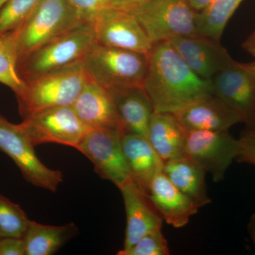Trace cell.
<instances>
[{
	"label": "cell",
	"mask_w": 255,
	"mask_h": 255,
	"mask_svg": "<svg viewBox=\"0 0 255 255\" xmlns=\"http://www.w3.org/2000/svg\"><path fill=\"white\" fill-rule=\"evenodd\" d=\"M143 88L154 112L172 114L214 94L211 80L196 75L168 41L153 45Z\"/></svg>",
	"instance_id": "1"
},
{
	"label": "cell",
	"mask_w": 255,
	"mask_h": 255,
	"mask_svg": "<svg viewBox=\"0 0 255 255\" xmlns=\"http://www.w3.org/2000/svg\"><path fill=\"white\" fill-rule=\"evenodd\" d=\"M90 80L82 61L25 82L16 96L21 117L73 105Z\"/></svg>",
	"instance_id": "2"
},
{
	"label": "cell",
	"mask_w": 255,
	"mask_h": 255,
	"mask_svg": "<svg viewBox=\"0 0 255 255\" xmlns=\"http://www.w3.org/2000/svg\"><path fill=\"white\" fill-rule=\"evenodd\" d=\"M96 43L91 22L81 23L18 61L24 82L83 61Z\"/></svg>",
	"instance_id": "3"
},
{
	"label": "cell",
	"mask_w": 255,
	"mask_h": 255,
	"mask_svg": "<svg viewBox=\"0 0 255 255\" xmlns=\"http://www.w3.org/2000/svg\"><path fill=\"white\" fill-rule=\"evenodd\" d=\"M147 55L106 46L97 42L87 52L83 65L90 80L108 91L143 87Z\"/></svg>",
	"instance_id": "4"
},
{
	"label": "cell",
	"mask_w": 255,
	"mask_h": 255,
	"mask_svg": "<svg viewBox=\"0 0 255 255\" xmlns=\"http://www.w3.org/2000/svg\"><path fill=\"white\" fill-rule=\"evenodd\" d=\"M82 20L69 0H41L17 31L18 60L75 27Z\"/></svg>",
	"instance_id": "5"
},
{
	"label": "cell",
	"mask_w": 255,
	"mask_h": 255,
	"mask_svg": "<svg viewBox=\"0 0 255 255\" xmlns=\"http://www.w3.org/2000/svg\"><path fill=\"white\" fill-rule=\"evenodd\" d=\"M129 13L153 45L175 37L198 35L196 11L187 0H150Z\"/></svg>",
	"instance_id": "6"
},
{
	"label": "cell",
	"mask_w": 255,
	"mask_h": 255,
	"mask_svg": "<svg viewBox=\"0 0 255 255\" xmlns=\"http://www.w3.org/2000/svg\"><path fill=\"white\" fill-rule=\"evenodd\" d=\"M34 147L21 123H10L0 115V150L14 161L27 182L55 192L63 182V173L45 165Z\"/></svg>",
	"instance_id": "7"
},
{
	"label": "cell",
	"mask_w": 255,
	"mask_h": 255,
	"mask_svg": "<svg viewBox=\"0 0 255 255\" xmlns=\"http://www.w3.org/2000/svg\"><path fill=\"white\" fill-rule=\"evenodd\" d=\"M21 124L34 146L55 143L77 149L91 130L80 120L72 106L31 114L23 118Z\"/></svg>",
	"instance_id": "8"
},
{
	"label": "cell",
	"mask_w": 255,
	"mask_h": 255,
	"mask_svg": "<svg viewBox=\"0 0 255 255\" xmlns=\"http://www.w3.org/2000/svg\"><path fill=\"white\" fill-rule=\"evenodd\" d=\"M123 130L120 129H92L77 150L94 164L102 179L120 188L130 180V172L122 146Z\"/></svg>",
	"instance_id": "9"
},
{
	"label": "cell",
	"mask_w": 255,
	"mask_h": 255,
	"mask_svg": "<svg viewBox=\"0 0 255 255\" xmlns=\"http://www.w3.org/2000/svg\"><path fill=\"white\" fill-rule=\"evenodd\" d=\"M238 150L239 139L228 131L187 130L184 155L211 174L215 182L223 180Z\"/></svg>",
	"instance_id": "10"
},
{
	"label": "cell",
	"mask_w": 255,
	"mask_h": 255,
	"mask_svg": "<svg viewBox=\"0 0 255 255\" xmlns=\"http://www.w3.org/2000/svg\"><path fill=\"white\" fill-rule=\"evenodd\" d=\"M215 95L237 112L243 123L255 126V63L233 60L211 79Z\"/></svg>",
	"instance_id": "11"
},
{
	"label": "cell",
	"mask_w": 255,
	"mask_h": 255,
	"mask_svg": "<svg viewBox=\"0 0 255 255\" xmlns=\"http://www.w3.org/2000/svg\"><path fill=\"white\" fill-rule=\"evenodd\" d=\"M96 42L148 56L153 44L131 14L109 7L92 21Z\"/></svg>",
	"instance_id": "12"
},
{
	"label": "cell",
	"mask_w": 255,
	"mask_h": 255,
	"mask_svg": "<svg viewBox=\"0 0 255 255\" xmlns=\"http://www.w3.org/2000/svg\"><path fill=\"white\" fill-rule=\"evenodd\" d=\"M123 196L127 228L123 249L126 251L142 236L156 228H162L163 219L150 200L145 189L130 179L119 188Z\"/></svg>",
	"instance_id": "13"
},
{
	"label": "cell",
	"mask_w": 255,
	"mask_h": 255,
	"mask_svg": "<svg viewBox=\"0 0 255 255\" xmlns=\"http://www.w3.org/2000/svg\"><path fill=\"white\" fill-rule=\"evenodd\" d=\"M167 41L191 70L206 80H211L233 60L220 41L208 37H175Z\"/></svg>",
	"instance_id": "14"
},
{
	"label": "cell",
	"mask_w": 255,
	"mask_h": 255,
	"mask_svg": "<svg viewBox=\"0 0 255 255\" xmlns=\"http://www.w3.org/2000/svg\"><path fill=\"white\" fill-rule=\"evenodd\" d=\"M187 130L228 131L243 123L241 116L214 94L201 97L173 114Z\"/></svg>",
	"instance_id": "15"
},
{
	"label": "cell",
	"mask_w": 255,
	"mask_h": 255,
	"mask_svg": "<svg viewBox=\"0 0 255 255\" xmlns=\"http://www.w3.org/2000/svg\"><path fill=\"white\" fill-rule=\"evenodd\" d=\"M147 193L163 221L169 226L181 228L187 226L200 209L169 180L163 171L151 182Z\"/></svg>",
	"instance_id": "16"
},
{
	"label": "cell",
	"mask_w": 255,
	"mask_h": 255,
	"mask_svg": "<svg viewBox=\"0 0 255 255\" xmlns=\"http://www.w3.org/2000/svg\"><path fill=\"white\" fill-rule=\"evenodd\" d=\"M72 107L90 129H122L110 92L89 80ZM124 131V130H123Z\"/></svg>",
	"instance_id": "17"
},
{
	"label": "cell",
	"mask_w": 255,
	"mask_h": 255,
	"mask_svg": "<svg viewBox=\"0 0 255 255\" xmlns=\"http://www.w3.org/2000/svg\"><path fill=\"white\" fill-rule=\"evenodd\" d=\"M113 98L124 132L147 137L153 107L143 87L109 91Z\"/></svg>",
	"instance_id": "18"
},
{
	"label": "cell",
	"mask_w": 255,
	"mask_h": 255,
	"mask_svg": "<svg viewBox=\"0 0 255 255\" xmlns=\"http://www.w3.org/2000/svg\"><path fill=\"white\" fill-rule=\"evenodd\" d=\"M122 146L131 179L147 191L153 178L163 171V161L143 135L124 132Z\"/></svg>",
	"instance_id": "19"
},
{
	"label": "cell",
	"mask_w": 255,
	"mask_h": 255,
	"mask_svg": "<svg viewBox=\"0 0 255 255\" xmlns=\"http://www.w3.org/2000/svg\"><path fill=\"white\" fill-rule=\"evenodd\" d=\"M187 134L173 114L154 112L147 138L164 162L184 155Z\"/></svg>",
	"instance_id": "20"
},
{
	"label": "cell",
	"mask_w": 255,
	"mask_h": 255,
	"mask_svg": "<svg viewBox=\"0 0 255 255\" xmlns=\"http://www.w3.org/2000/svg\"><path fill=\"white\" fill-rule=\"evenodd\" d=\"M163 172L169 180L199 207L211 203L206 185V172L184 155L164 162Z\"/></svg>",
	"instance_id": "21"
},
{
	"label": "cell",
	"mask_w": 255,
	"mask_h": 255,
	"mask_svg": "<svg viewBox=\"0 0 255 255\" xmlns=\"http://www.w3.org/2000/svg\"><path fill=\"white\" fill-rule=\"evenodd\" d=\"M78 233L75 223L49 226L31 221L23 236L26 255H52Z\"/></svg>",
	"instance_id": "22"
},
{
	"label": "cell",
	"mask_w": 255,
	"mask_h": 255,
	"mask_svg": "<svg viewBox=\"0 0 255 255\" xmlns=\"http://www.w3.org/2000/svg\"><path fill=\"white\" fill-rule=\"evenodd\" d=\"M243 0H215L196 12L197 34L220 41L228 21Z\"/></svg>",
	"instance_id": "23"
},
{
	"label": "cell",
	"mask_w": 255,
	"mask_h": 255,
	"mask_svg": "<svg viewBox=\"0 0 255 255\" xmlns=\"http://www.w3.org/2000/svg\"><path fill=\"white\" fill-rule=\"evenodd\" d=\"M17 31L0 34V83L19 95L25 82L18 72Z\"/></svg>",
	"instance_id": "24"
},
{
	"label": "cell",
	"mask_w": 255,
	"mask_h": 255,
	"mask_svg": "<svg viewBox=\"0 0 255 255\" xmlns=\"http://www.w3.org/2000/svg\"><path fill=\"white\" fill-rule=\"evenodd\" d=\"M41 0H8L0 8V34L18 31Z\"/></svg>",
	"instance_id": "25"
},
{
	"label": "cell",
	"mask_w": 255,
	"mask_h": 255,
	"mask_svg": "<svg viewBox=\"0 0 255 255\" xmlns=\"http://www.w3.org/2000/svg\"><path fill=\"white\" fill-rule=\"evenodd\" d=\"M29 222L19 206L0 194V238H23Z\"/></svg>",
	"instance_id": "26"
},
{
	"label": "cell",
	"mask_w": 255,
	"mask_h": 255,
	"mask_svg": "<svg viewBox=\"0 0 255 255\" xmlns=\"http://www.w3.org/2000/svg\"><path fill=\"white\" fill-rule=\"evenodd\" d=\"M119 255H169L168 243L162 233V228L147 233L126 251H119Z\"/></svg>",
	"instance_id": "27"
},
{
	"label": "cell",
	"mask_w": 255,
	"mask_h": 255,
	"mask_svg": "<svg viewBox=\"0 0 255 255\" xmlns=\"http://www.w3.org/2000/svg\"><path fill=\"white\" fill-rule=\"evenodd\" d=\"M83 21L91 22L103 10L110 7V0H69Z\"/></svg>",
	"instance_id": "28"
},
{
	"label": "cell",
	"mask_w": 255,
	"mask_h": 255,
	"mask_svg": "<svg viewBox=\"0 0 255 255\" xmlns=\"http://www.w3.org/2000/svg\"><path fill=\"white\" fill-rule=\"evenodd\" d=\"M236 160L255 167V126L250 127L239 139V150Z\"/></svg>",
	"instance_id": "29"
},
{
	"label": "cell",
	"mask_w": 255,
	"mask_h": 255,
	"mask_svg": "<svg viewBox=\"0 0 255 255\" xmlns=\"http://www.w3.org/2000/svg\"><path fill=\"white\" fill-rule=\"evenodd\" d=\"M0 255H26L23 238H0Z\"/></svg>",
	"instance_id": "30"
},
{
	"label": "cell",
	"mask_w": 255,
	"mask_h": 255,
	"mask_svg": "<svg viewBox=\"0 0 255 255\" xmlns=\"http://www.w3.org/2000/svg\"><path fill=\"white\" fill-rule=\"evenodd\" d=\"M150 0H110V7L130 12Z\"/></svg>",
	"instance_id": "31"
},
{
	"label": "cell",
	"mask_w": 255,
	"mask_h": 255,
	"mask_svg": "<svg viewBox=\"0 0 255 255\" xmlns=\"http://www.w3.org/2000/svg\"><path fill=\"white\" fill-rule=\"evenodd\" d=\"M242 47L247 53L255 57V28L243 42Z\"/></svg>",
	"instance_id": "32"
},
{
	"label": "cell",
	"mask_w": 255,
	"mask_h": 255,
	"mask_svg": "<svg viewBox=\"0 0 255 255\" xmlns=\"http://www.w3.org/2000/svg\"><path fill=\"white\" fill-rule=\"evenodd\" d=\"M215 0H187L188 3L194 11H200L205 9L209 4H211Z\"/></svg>",
	"instance_id": "33"
},
{
	"label": "cell",
	"mask_w": 255,
	"mask_h": 255,
	"mask_svg": "<svg viewBox=\"0 0 255 255\" xmlns=\"http://www.w3.org/2000/svg\"><path fill=\"white\" fill-rule=\"evenodd\" d=\"M248 232L251 236L255 248V213L252 214L248 225Z\"/></svg>",
	"instance_id": "34"
},
{
	"label": "cell",
	"mask_w": 255,
	"mask_h": 255,
	"mask_svg": "<svg viewBox=\"0 0 255 255\" xmlns=\"http://www.w3.org/2000/svg\"><path fill=\"white\" fill-rule=\"evenodd\" d=\"M8 0H0V8Z\"/></svg>",
	"instance_id": "35"
}]
</instances>
